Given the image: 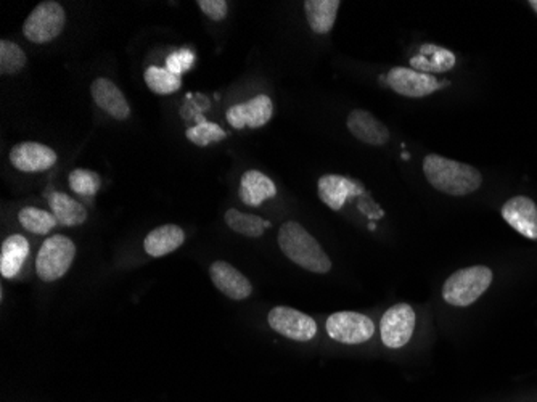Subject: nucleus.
Returning a JSON list of instances; mask_svg holds the SVG:
<instances>
[{
  "label": "nucleus",
  "mask_w": 537,
  "mask_h": 402,
  "mask_svg": "<svg viewBox=\"0 0 537 402\" xmlns=\"http://www.w3.org/2000/svg\"><path fill=\"white\" fill-rule=\"evenodd\" d=\"M502 218L518 234L537 240V206L528 197H513L505 201Z\"/></svg>",
  "instance_id": "obj_13"
},
{
  "label": "nucleus",
  "mask_w": 537,
  "mask_h": 402,
  "mask_svg": "<svg viewBox=\"0 0 537 402\" xmlns=\"http://www.w3.org/2000/svg\"><path fill=\"white\" fill-rule=\"evenodd\" d=\"M185 135H187V139H189L191 143H195L197 147H207L209 143L221 142V141H224V139L227 137V133H225L219 125H215V123H205V121H203V123H199L197 126L187 129Z\"/></svg>",
  "instance_id": "obj_28"
},
{
  "label": "nucleus",
  "mask_w": 537,
  "mask_h": 402,
  "mask_svg": "<svg viewBox=\"0 0 537 402\" xmlns=\"http://www.w3.org/2000/svg\"><path fill=\"white\" fill-rule=\"evenodd\" d=\"M423 173L430 185L451 197L470 195L483 184L478 169L439 155H428L423 159Z\"/></svg>",
  "instance_id": "obj_1"
},
{
  "label": "nucleus",
  "mask_w": 537,
  "mask_h": 402,
  "mask_svg": "<svg viewBox=\"0 0 537 402\" xmlns=\"http://www.w3.org/2000/svg\"><path fill=\"white\" fill-rule=\"evenodd\" d=\"M193 61H195V55L189 49H181L167 57L166 69H169L174 75L181 76L187 69H191Z\"/></svg>",
  "instance_id": "obj_29"
},
{
  "label": "nucleus",
  "mask_w": 537,
  "mask_h": 402,
  "mask_svg": "<svg viewBox=\"0 0 537 402\" xmlns=\"http://www.w3.org/2000/svg\"><path fill=\"white\" fill-rule=\"evenodd\" d=\"M347 129L357 141L372 147H383L389 142L388 127L365 109H354L349 113Z\"/></svg>",
  "instance_id": "obj_14"
},
{
  "label": "nucleus",
  "mask_w": 537,
  "mask_h": 402,
  "mask_svg": "<svg viewBox=\"0 0 537 402\" xmlns=\"http://www.w3.org/2000/svg\"><path fill=\"white\" fill-rule=\"evenodd\" d=\"M67 23L65 9L55 0H45L29 13L23 25L26 39L34 44H49L57 39Z\"/></svg>",
  "instance_id": "obj_5"
},
{
  "label": "nucleus",
  "mask_w": 537,
  "mask_h": 402,
  "mask_svg": "<svg viewBox=\"0 0 537 402\" xmlns=\"http://www.w3.org/2000/svg\"><path fill=\"white\" fill-rule=\"evenodd\" d=\"M339 0H307L305 2L307 23L317 34H327L337 21Z\"/></svg>",
  "instance_id": "obj_22"
},
{
  "label": "nucleus",
  "mask_w": 537,
  "mask_h": 402,
  "mask_svg": "<svg viewBox=\"0 0 537 402\" xmlns=\"http://www.w3.org/2000/svg\"><path fill=\"white\" fill-rule=\"evenodd\" d=\"M145 84L157 95H171L183 87L181 76L174 75L169 69L159 67H149L145 69Z\"/></svg>",
  "instance_id": "obj_24"
},
{
  "label": "nucleus",
  "mask_w": 537,
  "mask_h": 402,
  "mask_svg": "<svg viewBox=\"0 0 537 402\" xmlns=\"http://www.w3.org/2000/svg\"><path fill=\"white\" fill-rule=\"evenodd\" d=\"M267 322L277 334L293 342H309L317 334L314 318L287 306L273 308L267 316Z\"/></svg>",
  "instance_id": "obj_7"
},
{
  "label": "nucleus",
  "mask_w": 537,
  "mask_h": 402,
  "mask_svg": "<svg viewBox=\"0 0 537 402\" xmlns=\"http://www.w3.org/2000/svg\"><path fill=\"white\" fill-rule=\"evenodd\" d=\"M279 246L283 254L299 268L314 274H327L331 261L322 246L305 227L293 221L285 222L279 230Z\"/></svg>",
  "instance_id": "obj_2"
},
{
  "label": "nucleus",
  "mask_w": 537,
  "mask_h": 402,
  "mask_svg": "<svg viewBox=\"0 0 537 402\" xmlns=\"http://www.w3.org/2000/svg\"><path fill=\"white\" fill-rule=\"evenodd\" d=\"M224 219H225V224L231 227L233 232L245 235L249 238H259L269 227L273 226L265 219L255 216V214H247V213H241V211L233 210V208L225 213Z\"/></svg>",
  "instance_id": "obj_23"
},
{
  "label": "nucleus",
  "mask_w": 537,
  "mask_h": 402,
  "mask_svg": "<svg viewBox=\"0 0 537 402\" xmlns=\"http://www.w3.org/2000/svg\"><path fill=\"white\" fill-rule=\"evenodd\" d=\"M319 198L333 211H339L349 197H357L364 192L361 184L338 174H325L317 182Z\"/></svg>",
  "instance_id": "obj_16"
},
{
  "label": "nucleus",
  "mask_w": 537,
  "mask_h": 402,
  "mask_svg": "<svg viewBox=\"0 0 537 402\" xmlns=\"http://www.w3.org/2000/svg\"><path fill=\"white\" fill-rule=\"evenodd\" d=\"M92 99L99 109L118 121H126L131 117V107L126 100L125 93L107 77H97L91 87Z\"/></svg>",
  "instance_id": "obj_15"
},
{
  "label": "nucleus",
  "mask_w": 537,
  "mask_h": 402,
  "mask_svg": "<svg viewBox=\"0 0 537 402\" xmlns=\"http://www.w3.org/2000/svg\"><path fill=\"white\" fill-rule=\"evenodd\" d=\"M50 210L57 218L60 226H81L87 221V210L79 201L71 198L67 193L53 192L49 197Z\"/></svg>",
  "instance_id": "obj_21"
},
{
  "label": "nucleus",
  "mask_w": 537,
  "mask_h": 402,
  "mask_svg": "<svg viewBox=\"0 0 537 402\" xmlns=\"http://www.w3.org/2000/svg\"><path fill=\"white\" fill-rule=\"evenodd\" d=\"M183 242H185V234L183 229L174 224H166V226L157 227L145 237L143 248L150 256L161 258L181 248Z\"/></svg>",
  "instance_id": "obj_19"
},
{
  "label": "nucleus",
  "mask_w": 537,
  "mask_h": 402,
  "mask_svg": "<svg viewBox=\"0 0 537 402\" xmlns=\"http://www.w3.org/2000/svg\"><path fill=\"white\" fill-rule=\"evenodd\" d=\"M492 284V270L486 266H473L457 270L443 286V298L447 304L465 308L478 302Z\"/></svg>",
  "instance_id": "obj_3"
},
{
  "label": "nucleus",
  "mask_w": 537,
  "mask_h": 402,
  "mask_svg": "<svg viewBox=\"0 0 537 402\" xmlns=\"http://www.w3.org/2000/svg\"><path fill=\"white\" fill-rule=\"evenodd\" d=\"M455 63H457V60L452 52L435 45V44H425L420 47L419 55L411 59L412 69L419 73H425V75L451 71L455 67Z\"/></svg>",
  "instance_id": "obj_18"
},
{
  "label": "nucleus",
  "mask_w": 537,
  "mask_h": 402,
  "mask_svg": "<svg viewBox=\"0 0 537 402\" xmlns=\"http://www.w3.org/2000/svg\"><path fill=\"white\" fill-rule=\"evenodd\" d=\"M199 10L213 21H223L227 17L229 4L225 0H199Z\"/></svg>",
  "instance_id": "obj_30"
},
{
  "label": "nucleus",
  "mask_w": 537,
  "mask_h": 402,
  "mask_svg": "<svg viewBox=\"0 0 537 402\" xmlns=\"http://www.w3.org/2000/svg\"><path fill=\"white\" fill-rule=\"evenodd\" d=\"M10 163L21 173H42L57 163V153L37 142L17 143L9 153Z\"/></svg>",
  "instance_id": "obj_11"
},
{
  "label": "nucleus",
  "mask_w": 537,
  "mask_h": 402,
  "mask_svg": "<svg viewBox=\"0 0 537 402\" xmlns=\"http://www.w3.org/2000/svg\"><path fill=\"white\" fill-rule=\"evenodd\" d=\"M18 221L28 232L36 235H49L50 230L58 226L57 218L53 216V213L33 208V206H28L20 211Z\"/></svg>",
  "instance_id": "obj_25"
},
{
  "label": "nucleus",
  "mask_w": 537,
  "mask_h": 402,
  "mask_svg": "<svg viewBox=\"0 0 537 402\" xmlns=\"http://www.w3.org/2000/svg\"><path fill=\"white\" fill-rule=\"evenodd\" d=\"M415 312L412 306L401 302L389 308L381 318V342L391 350L403 348L409 343L415 330Z\"/></svg>",
  "instance_id": "obj_8"
},
{
  "label": "nucleus",
  "mask_w": 537,
  "mask_h": 402,
  "mask_svg": "<svg viewBox=\"0 0 537 402\" xmlns=\"http://www.w3.org/2000/svg\"><path fill=\"white\" fill-rule=\"evenodd\" d=\"M529 5L533 7V10L537 13V0H529Z\"/></svg>",
  "instance_id": "obj_31"
},
{
  "label": "nucleus",
  "mask_w": 537,
  "mask_h": 402,
  "mask_svg": "<svg viewBox=\"0 0 537 402\" xmlns=\"http://www.w3.org/2000/svg\"><path fill=\"white\" fill-rule=\"evenodd\" d=\"M76 256V246L65 235L49 237L36 258L37 276L44 282H55L67 274Z\"/></svg>",
  "instance_id": "obj_4"
},
{
  "label": "nucleus",
  "mask_w": 537,
  "mask_h": 402,
  "mask_svg": "<svg viewBox=\"0 0 537 402\" xmlns=\"http://www.w3.org/2000/svg\"><path fill=\"white\" fill-rule=\"evenodd\" d=\"M327 334L338 343H365L375 334V324L364 314L341 310L327 318Z\"/></svg>",
  "instance_id": "obj_6"
},
{
  "label": "nucleus",
  "mask_w": 537,
  "mask_h": 402,
  "mask_svg": "<svg viewBox=\"0 0 537 402\" xmlns=\"http://www.w3.org/2000/svg\"><path fill=\"white\" fill-rule=\"evenodd\" d=\"M26 67V53L18 44L12 41L0 43V73L4 76L18 75Z\"/></svg>",
  "instance_id": "obj_26"
},
{
  "label": "nucleus",
  "mask_w": 537,
  "mask_h": 402,
  "mask_svg": "<svg viewBox=\"0 0 537 402\" xmlns=\"http://www.w3.org/2000/svg\"><path fill=\"white\" fill-rule=\"evenodd\" d=\"M273 100L263 93L227 109V121L233 129H243V127L257 129L265 126L273 119Z\"/></svg>",
  "instance_id": "obj_10"
},
{
  "label": "nucleus",
  "mask_w": 537,
  "mask_h": 402,
  "mask_svg": "<svg viewBox=\"0 0 537 402\" xmlns=\"http://www.w3.org/2000/svg\"><path fill=\"white\" fill-rule=\"evenodd\" d=\"M240 200L247 206H259L269 198H273L277 195V187L273 182V179L265 176L264 173L251 169L247 171L240 179Z\"/></svg>",
  "instance_id": "obj_17"
},
{
  "label": "nucleus",
  "mask_w": 537,
  "mask_h": 402,
  "mask_svg": "<svg viewBox=\"0 0 537 402\" xmlns=\"http://www.w3.org/2000/svg\"><path fill=\"white\" fill-rule=\"evenodd\" d=\"M209 277L216 288L233 302L247 300L253 293L248 278L225 261H215L209 268Z\"/></svg>",
  "instance_id": "obj_12"
},
{
  "label": "nucleus",
  "mask_w": 537,
  "mask_h": 402,
  "mask_svg": "<svg viewBox=\"0 0 537 402\" xmlns=\"http://www.w3.org/2000/svg\"><path fill=\"white\" fill-rule=\"evenodd\" d=\"M29 254V244L23 235H10L4 244L0 252V274L4 278H13L23 268L26 258Z\"/></svg>",
  "instance_id": "obj_20"
},
{
  "label": "nucleus",
  "mask_w": 537,
  "mask_h": 402,
  "mask_svg": "<svg viewBox=\"0 0 537 402\" xmlns=\"http://www.w3.org/2000/svg\"><path fill=\"white\" fill-rule=\"evenodd\" d=\"M68 182L71 190L81 197H94L102 187V179L95 171L77 168L69 173Z\"/></svg>",
  "instance_id": "obj_27"
},
{
  "label": "nucleus",
  "mask_w": 537,
  "mask_h": 402,
  "mask_svg": "<svg viewBox=\"0 0 537 402\" xmlns=\"http://www.w3.org/2000/svg\"><path fill=\"white\" fill-rule=\"evenodd\" d=\"M386 84L399 95L411 97V99H422L441 87L435 76L425 75L415 69L401 67L389 69V73L386 75Z\"/></svg>",
  "instance_id": "obj_9"
}]
</instances>
